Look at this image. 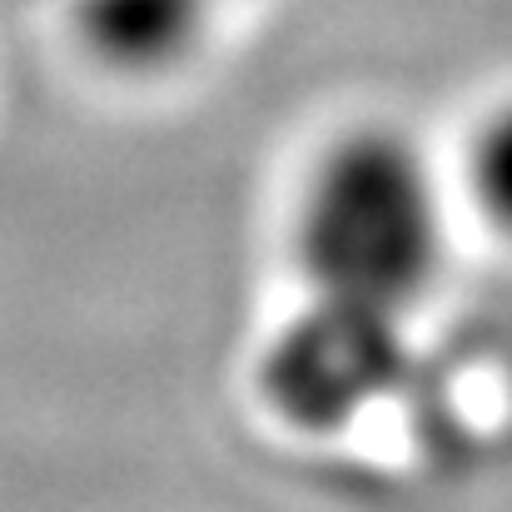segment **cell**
<instances>
[{"label": "cell", "instance_id": "cell-1", "mask_svg": "<svg viewBox=\"0 0 512 512\" xmlns=\"http://www.w3.org/2000/svg\"><path fill=\"white\" fill-rule=\"evenodd\" d=\"M453 179L398 125H353L304 170L289 259L304 314L408 339L453 244Z\"/></svg>", "mask_w": 512, "mask_h": 512}, {"label": "cell", "instance_id": "cell-2", "mask_svg": "<svg viewBox=\"0 0 512 512\" xmlns=\"http://www.w3.org/2000/svg\"><path fill=\"white\" fill-rule=\"evenodd\" d=\"M453 199L503 244L512 239V100H498L468 130L463 160L453 174Z\"/></svg>", "mask_w": 512, "mask_h": 512}]
</instances>
